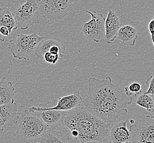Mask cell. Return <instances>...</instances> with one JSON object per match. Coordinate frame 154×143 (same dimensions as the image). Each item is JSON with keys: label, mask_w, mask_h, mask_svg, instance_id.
<instances>
[{"label": "cell", "mask_w": 154, "mask_h": 143, "mask_svg": "<svg viewBox=\"0 0 154 143\" xmlns=\"http://www.w3.org/2000/svg\"><path fill=\"white\" fill-rule=\"evenodd\" d=\"M86 12L91 16L89 22H85L81 27V31L87 40L99 43L105 37V19L102 13L96 11Z\"/></svg>", "instance_id": "obj_8"}, {"label": "cell", "mask_w": 154, "mask_h": 143, "mask_svg": "<svg viewBox=\"0 0 154 143\" xmlns=\"http://www.w3.org/2000/svg\"><path fill=\"white\" fill-rule=\"evenodd\" d=\"M45 38L35 32L30 35L20 34L10 40L8 49L14 58L29 60L35 55L38 44Z\"/></svg>", "instance_id": "obj_4"}, {"label": "cell", "mask_w": 154, "mask_h": 143, "mask_svg": "<svg viewBox=\"0 0 154 143\" xmlns=\"http://www.w3.org/2000/svg\"><path fill=\"white\" fill-rule=\"evenodd\" d=\"M14 136L23 143H37V140L49 128L36 112L25 110L16 124Z\"/></svg>", "instance_id": "obj_3"}, {"label": "cell", "mask_w": 154, "mask_h": 143, "mask_svg": "<svg viewBox=\"0 0 154 143\" xmlns=\"http://www.w3.org/2000/svg\"><path fill=\"white\" fill-rule=\"evenodd\" d=\"M151 35V41H152V45H153V47H154V35Z\"/></svg>", "instance_id": "obj_26"}, {"label": "cell", "mask_w": 154, "mask_h": 143, "mask_svg": "<svg viewBox=\"0 0 154 143\" xmlns=\"http://www.w3.org/2000/svg\"><path fill=\"white\" fill-rule=\"evenodd\" d=\"M0 33L4 37H9L11 34L9 29L5 26L0 27Z\"/></svg>", "instance_id": "obj_23"}, {"label": "cell", "mask_w": 154, "mask_h": 143, "mask_svg": "<svg viewBox=\"0 0 154 143\" xmlns=\"http://www.w3.org/2000/svg\"><path fill=\"white\" fill-rule=\"evenodd\" d=\"M28 109L36 112L49 129H57L62 125L64 126V121L66 111L34 106Z\"/></svg>", "instance_id": "obj_9"}, {"label": "cell", "mask_w": 154, "mask_h": 143, "mask_svg": "<svg viewBox=\"0 0 154 143\" xmlns=\"http://www.w3.org/2000/svg\"><path fill=\"white\" fill-rule=\"evenodd\" d=\"M120 28V21L116 13L109 9L105 23V38L107 44H111L117 38Z\"/></svg>", "instance_id": "obj_13"}, {"label": "cell", "mask_w": 154, "mask_h": 143, "mask_svg": "<svg viewBox=\"0 0 154 143\" xmlns=\"http://www.w3.org/2000/svg\"><path fill=\"white\" fill-rule=\"evenodd\" d=\"M41 16L39 1L26 0L16 9L15 13L18 28L25 30L31 25L40 23Z\"/></svg>", "instance_id": "obj_6"}, {"label": "cell", "mask_w": 154, "mask_h": 143, "mask_svg": "<svg viewBox=\"0 0 154 143\" xmlns=\"http://www.w3.org/2000/svg\"><path fill=\"white\" fill-rule=\"evenodd\" d=\"M125 93L127 96L137 97L143 93L142 85L138 82H133L125 87Z\"/></svg>", "instance_id": "obj_20"}, {"label": "cell", "mask_w": 154, "mask_h": 143, "mask_svg": "<svg viewBox=\"0 0 154 143\" xmlns=\"http://www.w3.org/2000/svg\"><path fill=\"white\" fill-rule=\"evenodd\" d=\"M19 117L16 101L0 105V131H4L7 128L16 125Z\"/></svg>", "instance_id": "obj_10"}, {"label": "cell", "mask_w": 154, "mask_h": 143, "mask_svg": "<svg viewBox=\"0 0 154 143\" xmlns=\"http://www.w3.org/2000/svg\"><path fill=\"white\" fill-rule=\"evenodd\" d=\"M108 138L109 143H133L132 133L127 127V122L125 121L111 126Z\"/></svg>", "instance_id": "obj_11"}, {"label": "cell", "mask_w": 154, "mask_h": 143, "mask_svg": "<svg viewBox=\"0 0 154 143\" xmlns=\"http://www.w3.org/2000/svg\"><path fill=\"white\" fill-rule=\"evenodd\" d=\"M74 0H41L39 1L41 16L51 24L60 21L68 16Z\"/></svg>", "instance_id": "obj_5"}, {"label": "cell", "mask_w": 154, "mask_h": 143, "mask_svg": "<svg viewBox=\"0 0 154 143\" xmlns=\"http://www.w3.org/2000/svg\"><path fill=\"white\" fill-rule=\"evenodd\" d=\"M63 57V56L59 53H54L51 52H47L43 55V59L48 63L56 65L59 59Z\"/></svg>", "instance_id": "obj_21"}, {"label": "cell", "mask_w": 154, "mask_h": 143, "mask_svg": "<svg viewBox=\"0 0 154 143\" xmlns=\"http://www.w3.org/2000/svg\"><path fill=\"white\" fill-rule=\"evenodd\" d=\"M83 101L80 91L77 90L74 93L59 98L56 106L47 109L69 111L80 107Z\"/></svg>", "instance_id": "obj_14"}, {"label": "cell", "mask_w": 154, "mask_h": 143, "mask_svg": "<svg viewBox=\"0 0 154 143\" xmlns=\"http://www.w3.org/2000/svg\"><path fill=\"white\" fill-rule=\"evenodd\" d=\"M145 84L148 85V90L144 93L154 95V73L145 81Z\"/></svg>", "instance_id": "obj_22"}, {"label": "cell", "mask_w": 154, "mask_h": 143, "mask_svg": "<svg viewBox=\"0 0 154 143\" xmlns=\"http://www.w3.org/2000/svg\"><path fill=\"white\" fill-rule=\"evenodd\" d=\"M64 126L74 142H102L108 138L110 126L90 112L85 106L66 111Z\"/></svg>", "instance_id": "obj_2"}, {"label": "cell", "mask_w": 154, "mask_h": 143, "mask_svg": "<svg viewBox=\"0 0 154 143\" xmlns=\"http://www.w3.org/2000/svg\"><path fill=\"white\" fill-rule=\"evenodd\" d=\"M149 30L151 35H154V18L152 19L149 23Z\"/></svg>", "instance_id": "obj_24"}, {"label": "cell", "mask_w": 154, "mask_h": 143, "mask_svg": "<svg viewBox=\"0 0 154 143\" xmlns=\"http://www.w3.org/2000/svg\"><path fill=\"white\" fill-rule=\"evenodd\" d=\"M65 50L64 45L56 37L45 38L38 44L35 55L39 59H43V55L47 52L59 53L64 57Z\"/></svg>", "instance_id": "obj_12"}, {"label": "cell", "mask_w": 154, "mask_h": 143, "mask_svg": "<svg viewBox=\"0 0 154 143\" xmlns=\"http://www.w3.org/2000/svg\"><path fill=\"white\" fill-rule=\"evenodd\" d=\"M136 97L127 96L119 85L112 83L110 77L103 79L90 77L86 97L83 105L93 115L111 127L128 114V105Z\"/></svg>", "instance_id": "obj_1"}, {"label": "cell", "mask_w": 154, "mask_h": 143, "mask_svg": "<svg viewBox=\"0 0 154 143\" xmlns=\"http://www.w3.org/2000/svg\"><path fill=\"white\" fill-rule=\"evenodd\" d=\"M134 122H135V121H134V119H130V123H131V125L134 124Z\"/></svg>", "instance_id": "obj_27"}, {"label": "cell", "mask_w": 154, "mask_h": 143, "mask_svg": "<svg viewBox=\"0 0 154 143\" xmlns=\"http://www.w3.org/2000/svg\"><path fill=\"white\" fill-rule=\"evenodd\" d=\"M74 141L69 135L67 130H58L57 129H49L40 137L37 143H74Z\"/></svg>", "instance_id": "obj_15"}, {"label": "cell", "mask_w": 154, "mask_h": 143, "mask_svg": "<svg viewBox=\"0 0 154 143\" xmlns=\"http://www.w3.org/2000/svg\"><path fill=\"white\" fill-rule=\"evenodd\" d=\"M150 94L142 93L136 97V103L137 105L145 109L148 112H154V100Z\"/></svg>", "instance_id": "obj_19"}, {"label": "cell", "mask_w": 154, "mask_h": 143, "mask_svg": "<svg viewBox=\"0 0 154 143\" xmlns=\"http://www.w3.org/2000/svg\"><path fill=\"white\" fill-rule=\"evenodd\" d=\"M5 41V37L0 33V42L3 43Z\"/></svg>", "instance_id": "obj_25"}, {"label": "cell", "mask_w": 154, "mask_h": 143, "mask_svg": "<svg viewBox=\"0 0 154 143\" xmlns=\"http://www.w3.org/2000/svg\"><path fill=\"white\" fill-rule=\"evenodd\" d=\"M117 38L118 40L124 45L133 47L138 39L137 31L131 25H123L120 28Z\"/></svg>", "instance_id": "obj_16"}, {"label": "cell", "mask_w": 154, "mask_h": 143, "mask_svg": "<svg viewBox=\"0 0 154 143\" xmlns=\"http://www.w3.org/2000/svg\"><path fill=\"white\" fill-rule=\"evenodd\" d=\"M37 1H40L41 0H37Z\"/></svg>", "instance_id": "obj_28"}, {"label": "cell", "mask_w": 154, "mask_h": 143, "mask_svg": "<svg viewBox=\"0 0 154 143\" xmlns=\"http://www.w3.org/2000/svg\"><path fill=\"white\" fill-rule=\"evenodd\" d=\"M133 143H154V116L139 117L131 125Z\"/></svg>", "instance_id": "obj_7"}, {"label": "cell", "mask_w": 154, "mask_h": 143, "mask_svg": "<svg viewBox=\"0 0 154 143\" xmlns=\"http://www.w3.org/2000/svg\"><path fill=\"white\" fill-rule=\"evenodd\" d=\"M14 90L12 83L6 77L0 81V105L15 102Z\"/></svg>", "instance_id": "obj_17"}, {"label": "cell", "mask_w": 154, "mask_h": 143, "mask_svg": "<svg viewBox=\"0 0 154 143\" xmlns=\"http://www.w3.org/2000/svg\"><path fill=\"white\" fill-rule=\"evenodd\" d=\"M5 26L12 33L18 29L16 17L8 7L0 8V27Z\"/></svg>", "instance_id": "obj_18"}]
</instances>
